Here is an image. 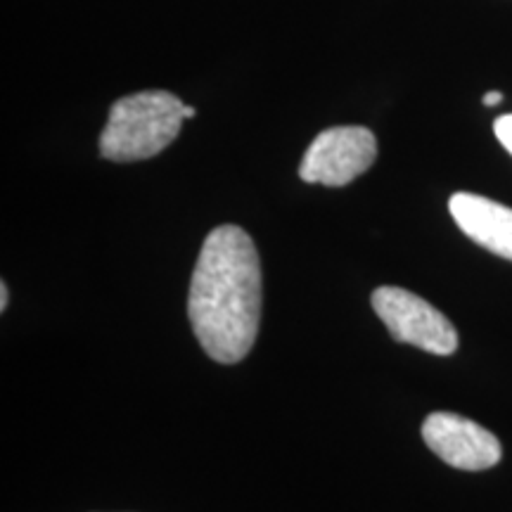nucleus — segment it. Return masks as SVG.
<instances>
[{
  "mask_svg": "<svg viewBox=\"0 0 512 512\" xmlns=\"http://www.w3.org/2000/svg\"><path fill=\"white\" fill-rule=\"evenodd\" d=\"M188 318L214 361L230 366L249 354L261 318V264L242 228L219 226L207 235L192 273Z\"/></svg>",
  "mask_w": 512,
  "mask_h": 512,
  "instance_id": "1",
  "label": "nucleus"
},
{
  "mask_svg": "<svg viewBox=\"0 0 512 512\" xmlns=\"http://www.w3.org/2000/svg\"><path fill=\"white\" fill-rule=\"evenodd\" d=\"M183 102L166 91L126 95L110 110L100 155L110 162H140L174 143L183 124Z\"/></svg>",
  "mask_w": 512,
  "mask_h": 512,
  "instance_id": "2",
  "label": "nucleus"
},
{
  "mask_svg": "<svg viewBox=\"0 0 512 512\" xmlns=\"http://www.w3.org/2000/svg\"><path fill=\"white\" fill-rule=\"evenodd\" d=\"M373 309L396 342L411 344L437 356L458 349V332L444 313L403 287H377Z\"/></svg>",
  "mask_w": 512,
  "mask_h": 512,
  "instance_id": "3",
  "label": "nucleus"
},
{
  "mask_svg": "<svg viewBox=\"0 0 512 512\" xmlns=\"http://www.w3.org/2000/svg\"><path fill=\"white\" fill-rule=\"evenodd\" d=\"M377 140L366 126H335L313 140L299 164L304 183L339 188L375 164Z\"/></svg>",
  "mask_w": 512,
  "mask_h": 512,
  "instance_id": "4",
  "label": "nucleus"
},
{
  "mask_svg": "<svg viewBox=\"0 0 512 512\" xmlns=\"http://www.w3.org/2000/svg\"><path fill=\"white\" fill-rule=\"evenodd\" d=\"M422 439L446 465L467 472L489 470L503 456L496 434L456 413L427 415L422 422Z\"/></svg>",
  "mask_w": 512,
  "mask_h": 512,
  "instance_id": "5",
  "label": "nucleus"
},
{
  "mask_svg": "<svg viewBox=\"0 0 512 512\" xmlns=\"http://www.w3.org/2000/svg\"><path fill=\"white\" fill-rule=\"evenodd\" d=\"M453 221L470 240L491 254L512 261V209L498 204L489 197L472 195V192H456L448 200Z\"/></svg>",
  "mask_w": 512,
  "mask_h": 512,
  "instance_id": "6",
  "label": "nucleus"
},
{
  "mask_svg": "<svg viewBox=\"0 0 512 512\" xmlns=\"http://www.w3.org/2000/svg\"><path fill=\"white\" fill-rule=\"evenodd\" d=\"M494 131H496V138L501 140V145L512 155V114H505V117L496 119Z\"/></svg>",
  "mask_w": 512,
  "mask_h": 512,
  "instance_id": "7",
  "label": "nucleus"
},
{
  "mask_svg": "<svg viewBox=\"0 0 512 512\" xmlns=\"http://www.w3.org/2000/svg\"><path fill=\"white\" fill-rule=\"evenodd\" d=\"M501 100H503V93H498V91H491V93L484 95V105L486 107H496Z\"/></svg>",
  "mask_w": 512,
  "mask_h": 512,
  "instance_id": "8",
  "label": "nucleus"
},
{
  "mask_svg": "<svg viewBox=\"0 0 512 512\" xmlns=\"http://www.w3.org/2000/svg\"><path fill=\"white\" fill-rule=\"evenodd\" d=\"M8 299H10V290H8V285H0V311H5L8 309Z\"/></svg>",
  "mask_w": 512,
  "mask_h": 512,
  "instance_id": "9",
  "label": "nucleus"
},
{
  "mask_svg": "<svg viewBox=\"0 0 512 512\" xmlns=\"http://www.w3.org/2000/svg\"><path fill=\"white\" fill-rule=\"evenodd\" d=\"M183 117H185V119H192V117H195V107L185 105V107H183Z\"/></svg>",
  "mask_w": 512,
  "mask_h": 512,
  "instance_id": "10",
  "label": "nucleus"
}]
</instances>
